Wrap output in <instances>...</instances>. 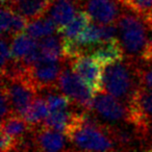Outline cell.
<instances>
[{
  "instance_id": "cell-26",
  "label": "cell",
  "mask_w": 152,
  "mask_h": 152,
  "mask_svg": "<svg viewBox=\"0 0 152 152\" xmlns=\"http://www.w3.org/2000/svg\"><path fill=\"white\" fill-rule=\"evenodd\" d=\"M146 23L148 24V26L150 27V29L152 30V16H151V17H149L147 20H146Z\"/></svg>"
},
{
  "instance_id": "cell-4",
  "label": "cell",
  "mask_w": 152,
  "mask_h": 152,
  "mask_svg": "<svg viewBox=\"0 0 152 152\" xmlns=\"http://www.w3.org/2000/svg\"><path fill=\"white\" fill-rule=\"evenodd\" d=\"M1 83L7 89L14 113L24 118L39 93L26 76V71L2 79Z\"/></svg>"
},
{
  "instance_id": "cell-11",
  "label": "cell",
  "mask_w": 152,
  "mask_h": 152,
  "mask_svg": "<svg viewBox=\"0 0 152 152\" xmlns=\"http://www.w3.org/2000/svg\"><path fill=\"white\" fill-rule=\"evenodd\" d=\"M124 49L118 39L105 41L90 49L87 55L98 61L103 67L113 65L124 59Z\"/></svg>"
},
{
  "instance_id": "cell-6",
  "label": "cell",
  "mask_w": 152,
  "mask_h": 152,
  "mask_svg": "<svg viewBox=\"0 0 152 152\" xmlns=\"http://www.w3.org/2000/svg\"><path fill=\"white\" fill-rule=\"evenodd\" d=\"M64 68L65 66L61 59L54 61L41 55L37 63L26 69V76L38 92L57 90V83Z\"/></svg>"
},
{
  "instance_id": "cell-19",
  "label": "cell",
  "mask_w": 152,
  "mask_h": 152,
  "mask_svg": "<svg viewBox=\"0 0 152 152\" xmlns=\"http://www.w3.org/2000/svg\"><path fill=\"white\" fill-rule=\"evenodd\" d=\"M92 18L83 11H79L76 14L74 19L59 32L63 39L67 40H75L88 26L91 24Z\"/></svg>"
},
{
  "instance_id": "cell-2",
  "label": "cell",
  "mask_w": 152,
  "mask_h": 152,
  "mask_svg": "<svg viewBox=\"0 0 152 152\" xmlns=\"http://www.w3.org/2000/svg\"><path fill=\"white\" fill-rule=\"evenodd\" d=\"M126 57L121 61L106 66L103 70V92L120 100L126 106L140 87L139 64Z\"/></svg>"
},
{
  "instance_id": "cell-20",
  "label": "cell",
  "mask_w": 152,
  "mask_h": 152,
  "mask_svg": "<svg viewBox=\"0 0 152 152\" xmlns=\"http://www.w3.org/2000/svg\"><path fill=\"white\" fill-rule=\"evenodd\" d=\"M74 115H75V113L71 112L70 110L51 112L49 113L48 117L44 121L42 126L48 127V128L65 133L67 131L68 127L72 123Z\"/></svg>"
},
{
  "instance_id": "cell-5",
  "label": "cell",
  "mask_w": 152,
  "mask_h": 152,
  "mask_svg": "<svg viewBox=\"0 0 152 152\" xmlns=\"http://www.w3.org/2000/svg\"><path fill=\"white\" fill-rule=\"evenodd\" d=\"M57 90L67 96L74 105L85 112L93 110L95 94L71 68H64L57 83Z\"/></svg>"
},
{
  "instance_id": "cell-21",
  "label": "cell",
  "mask_w": 152,
  "mask_h": 152,
  "mask_svg": "<svg viewBox=\"0 0 152 152\" xmlns=\"http://www.w3.org/2000/svg\"><path fill=\"white\" fill-rule=\"evenodd\" d=\"M121 7L147 20L152 16V0H119Z\"/></svg>"
},
{
  "instance_id": "cell-16",
  "label": "cell",
  "mask_w": 152,
  "mask_h": 152,
  "mask_svg": "<svg viewBox=\"0 0 152 152\" xmlns=\"http://www.w3.org/2000/svg\"><path fill=\"white\" fill-rule=\"evenodd\" d=\"M48 115L49 108L48 105H47L46 99L42 95H38L36 97V99L34 100V102L31 103L24 119L30 125L31 129H34L37 128V127L42 126L44 121L48 117Z\"/></svg>"
},
{
  "instance_id": "cell-15",
  "label": "cell",
  "mask_w": 152,
  "mask_h": 152,
  "mask_svg": "<svg viewBox=\"0 0 152 152\" xmlns=\"http://www.w3.org/2000/svg\"><path fill=\"white\" fill-rule=\"evenodd\" d=\"M38 40L28 36L26 32L18 34L11 40L13 58L16 63H21L31 51L38 47Z\"/></svg>"
},
{
  "instance_id": "cell-25",
  "label": "cell",
  "mask_w": 152,
  "mask_h": 152,
  "mask_svg": "<svg viewBox=\"0 0 152 152\" xmlns=\"http://www.w3.org/2000/svg\"><path fill=\"white\" fill-rule=\"evenodd\" d=\"M0 100H1V118H2V120L7 117L15 114L13 107H12L11 101H10L9 94H7V89L2 83H1V98H0Z\"/></svg>"
},
{
  "instance_id": "cell-24",
  "label": "cell",
  "mask_w": 152,
  "mask_h": 152,
  "mask_svg": "<svg viewBox=\"0 0 152 152\" xmlns=\"http://www.w3.org/2000/svg\"><path fill=\"white\" fill-rule=\"evenodd\" d=\"M140 87L147 90H152V65L139 64Z\"/></svg>"
},
{
  "instance_id": "cell-7",
  "label": "cell",
  "mask_w": 152,
  "mask_h": 152,
  "mask_svg": "<svg viewBox=\"0 0 152 152\" xmlns=\"http://www.w3.org/2000/svg\"><path fill=\"white\" fill-rule=\"evenodd\" d=\"M127 107L128 123L139 134H149L152 130V90L139 88Z\"/></svg>"
},
{
  "instance_id": "cell-27",
  "label": "cell",
  "mask_w": 152,
  "mask_h": 152,
  "mask_svg": "<svg viewBox=\"0 0 152 152\" xmlns=\"http://www.w3.org/2000/svg\"><path fill=\"white\" fill-rule=\"evenodd\" d=\"M11 1H16V0H7V2H11ZM7 2H5V3H7ZM5 3H4V4H5Z\"/></svg>"
},
{
  "instance_id": "cell-23",
  "label": "cell",
  "mask_w": 152,
  "mask_h": 152,
  "mask_svg": "<svg viewBox=\"0 0 152 152\" xmlns=\"http://www.w3.org/2000/svg\"><path fill=\"white\" fill-rule=\"evenodd\" d=\"M14 15H15V12L9 5H2V10H1V34L4 38H7L10 34L12 24H13Z\"/></svg>"
},
{
  "instance_id": "cell-14",
  "label": "cell",
  "mask_w": 152,
  "mask_h": 152,
  "mask_svg": "<svg viewBox=\"0 0 152 152\" xmlns=\"http://www.w3.org/2000/svg\"><path fill=\"white\" fill-rule=\"evenodd\" d=\"M31 127L23 117L13 114L1 121V132L10 135L13 139L19 140L31 132Z\"/></svg>"
},
{
  "instance_id": "cell-12",
  "label": "cell",
  "mask_w": 152,
  "mask_h": 152,
  "mask_svg": "<svg viewBox=\"0 0 152 152\" xmlns=\"http://www.w3.org/2000/svg\"><path fill=\"white\" fill-rule=\"evenodd\" d=\"M77 0H53L48 14L57 27V34L61 31L78 13Z\"/></svg>"
},
{
  "instance_id": "cell-3",
  "label": "cell",
  "mask_w": 152,
  "mask_h": 152,
  "mask_svg": "<svg viewBox=\"0 0 152 152\" xmlns=\"http://www.w3.org/2000/svg\"><path fill=\"white\" fill-rule=\"evenodd\" d=\"M119 41L127 57L141 61L150 34V27L143 18L129 11L122 12L118 22Z\"/></svg>"
},
{
  "instance_id": "cell-29",
  "label": "cell",
  "mask_w": 152,
  "mask_h": 152,
  "mask_svg": "<svg viewBox=\"0 0 152 152\" xmlns=\"http://www.w3.org/2000/svg\"><path fill=\"white\" fill-rule=\"evenodd\" d=\"M145 152H146V151H145Z\"/></svg>"
},
{
  "instance_id": "cell-8",
  "label": "cell",
  "mask_w": 152,
  "mask_h": 152,
  "mask_svg": "<svg viewBox=\"0 0 152 152\" xmlns=\"http://www.w3.org/2000/svg\"><path fill=\"white\" fill-rule=\"evenodd\" d=\"M70 68L85 81L95 95L103 92V66L91 55H81L69 61Z\"/></svg>"
},
{
  "instance_id": "cell-17",
  "label": "cell",
  "mask_w": 152,
  "mask_h": 152,
  "mask_svg": "<svg viewBox=\"0 0 152 152\" xmlns=\"http://www.w3.org/2000/svg\"><path fill=\"white\" fill-rule=\"evenodd\" d=\"M41 55L49 59L59 61L64 58L63 55V38L58 34H53L38 40ZM65 59V58H64Z\"/></svg>"
},
{
  "instance_id": "cell-1",
  "label": "cell",
  "mask_w": 152,
  "mask_h": 152,
  "mask_svg": "<svg viewBox=\"0 0 152 152\" xmlns=\"http://www.w3.org/2000/svg\"><path fill=\"white\" fill-rule=\"evenodd\" d=\"M65 135L77 152H114L116 145L112 126L100 124L89 112L75 113Z\"/></svg>"
},
{
  "instance_id": "cell-13",
  "label": "cell",
  "mask_w": 152,
  "mask_h": 152,
  "mask_svg": "<svg viewBox=\"0 0 152 152\" xmlns=\"http://www.w3.org/2000/svg\"><path fill=\"white\" fill-rule=\"evenodd\" d=\"M52 1L53 0H16L5 4L30 22L44 17L50 10Z\"/></svg>"
},
{
  "instance_id": "cell-10",
  "label": "cell",
  "mask_w": 152,
  "mask_h": 152,
  "mask_svg": "<svg viewBox=\"0 0 152 152\" xmlns=\"http://www.w3.org/2000/svg\"><path fill=\"white\" fill-rule=\"evenodd\" d=\"M93 110L101 118L112 122H128V107L105 92L95 95Z\"/></svg>"
},
{
  "instance_id": "cell-28",
  "label": "cell",
  "mask_w": 152,
  "mask_h": 152,
  "mask_svg": "<svg viewBox=\"0 0 152 152\" xmlns=\"http://www.w3.org/2000/svg\"><path fill=\"white\" fill-rule=\"evenodd\" d=\"M1 1H2V4H4V3L7 2V0H1Z\"/></svg>"
},
{
  "instance_id": "cell-22",
  "label": "cell",
  "mask_w": 152,
  "mask_h": 152,
  "mask_svg": "<svg viewBox=\"0 0 152 152\" xmlns=\"http://www.w3.org/2000/svg\"><path fill=\"white\" fill-rule=\"evenodd\" d=\"M46 99L47 105L49 108V113L57 112V110H69L72 104V101L66 95L56 92V90L47 91L46 95L44 96Z\"/></svg>"
},
{
  "instance_id": "cell-18",
  "label": "cell",
  "mask_w": 152,
  "mask_h": 152,
  "mask_svg": "<svg viewBox=\"0 0 152 152\" xmlns=\"http://www.w3.org/2000/svg\"><path fill=\"white\" fill-rule=\"evenodd\" d=\"M25 32L36 40H41L46 37L53 36L57 32V27L50 18L44 16L40 19L30 21Z\"/></svg>"
},
{
  "instance_id": "cell-9",
  "label": "cell",
  "mask_w": 152,
  "mask_h": 152,
  "mask_svg": "<svg viewBox=\"0 0 152 152\" xmlns=\"http://www.w3.org/2000/svg\"><path fill=\"white\" fill-rule=\"evenodd\" d=\"M34 150L36 152H68L65 133L45 126L31 130Z\"/></svg>"
}]
</instances>
